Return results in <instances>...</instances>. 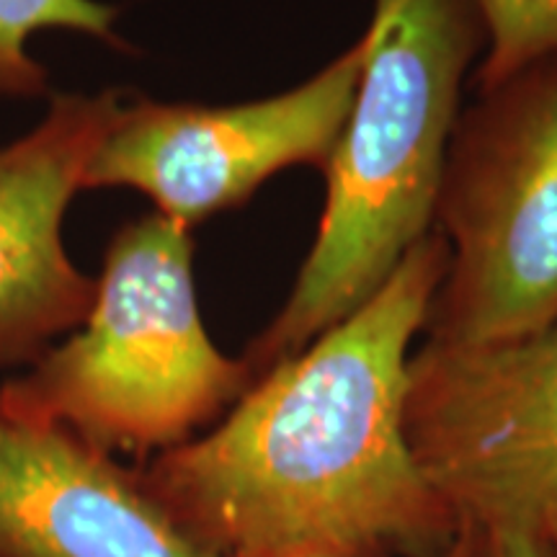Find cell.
I'll use <instances>...</instances> for the list:
<instances>
[{"label": "cell", "mask_w": 557, "mask_h": 557, "mask_svg": "<svg viewBox=\"0 0 557 557\" xmlns=\"http://www.w3.org/2000/svg\"><path fill=\"white\" fill-rule=\"evenodd\" d=\"M0 557H212L137 468L0 395Z\"/></svg>", "instance_id": "8"}, {"label": "cell", "mask_w": 557, "mask_h": 557, "mask_svg": "<svg viewBox=\"0 0 557 557\" xmlns=\"http://www.w3.org/2000/svg\"><path fill=\"white\" fill-rule=\"evenodd\" d=\"M449 248L429 233L357 312L267 372L218 423L139 462L212 557H436L462 527L406 436L410 346Z\"/></svg>", "instance_id": "1"}, {"label": "cell", "mask_w": 557, "mask_h": 557, "mask_svg": "<svg viewBox=\"0 0 557 557\" xmlns=\"http://www.w3.org/2000/svg\"><path fill=\"white\" fill-rule=\"evenodd\" d=\"M470 553H472V534L462 529V534H459V537L451 542L447 549H442L436 557H470Z\"/></svg>", "instance_id": "12"}, {"label": "cell", "mask_w": 557, "mask_h": 557, "mask_svg": "<svg viewBox=\"0 0 557 557\" xmlns=\"http://www.w3.org/2000/svg\"><path fill=\"white\" fill-rule=\"evenodd\" d=\"M406 436L465 532L542 537L557 511V320L493 344L423 341Z\"/></svg>", "instance_id": "5"}, {"label": "cell", "mask_w": 557, "mask_h": 557, "mask_svg": "<svg viewBox=\"0 0 557 557\" xmlns=\"http://www.w3.org/2000/svg\"><path fill=\"white\" fill-rule=\"evenodd\" d=\"M470 557H555L542 537H475Z\"/></svg>", "instance_id": "11"}, {"label": "cell", "mask_w": 557, "mask_h": 557, "mask_svg": "<svg viewBox=\"0 0 557 557\" xmlns=\"http://www.w3.org/2000/svg\"><path fill=\"white\" fill-rule=\"evenodd\" d=\"M116 18L120 9L101 0H0V99L32 101L50 94V73L29 52L34 34L62 29L127 50Z\"/></svg>", "instance_id": "9"}, {"label": "cell", "mask_w": 557, "mask_h": 557, "mask_svg": "<svg viewBox=\"0 0 557 557\" xmlns=\"http://www.w3.org/2000/svg\"><path fill=\"white\" fill-rule=\"evenodd\" d=\"M346 124L325 163V205L292 292L243 351L250 377L302 351L434 233L462 86L485 50L472 0H374Z\"/></svg>", "instance_id": "2"}, {"label": "cell", "mask_w": 557, "mask_h": 557, "mask_svg": "<svg viewBox=\"0 0 557 557\" xmlns=\"http://www.w3.org/2000/svg\"><path fill=\"white\" fill-rule=\"evenodd\" d=\"M485 32L472 88H485L557 52V0H472Z\"/></svg>", "instance_id": "10"}, {"label": "cell", "mask_w": 557, "mask_h": 557, "mask_svg": "<svg viewBox=\"0 0 557 557\" xmlns=\"http://www.w3.org/2000/svg\"><path fill=\"white\" fill-rule=\"evenodd\" d=\"M434 230L449 261L426 341L493 344L557 320V52L459 111Z\"/></svg>", "instance_id": "4"}, {"label": "cell", "mask_w": 557, "mask_h": 557, "mask_svg": "<svg viewBox=\"0 0 557 557\" xmlns=\"http://www.w3.org/2000/svg\"><path fill=\"white\" fill-rule=\"evenodd\" d=\"M122 96L58 94L29 132L0 145V369L29 367L73 333L96 276L65 248V214Z\"/></svg>", "instance_id": "7"}, {"label": "cell", "mask_w": 557, "mask_h": 557, "mask_svg": "<svg viewBox=\"0 0 557 557\" xmlns=\"http://www.w3.org/2000/svg\"><path fill=\"white\" fill-rule=\"evenodd\" d=\"M542 540H545V545L549 547V553L557 557V511L553 513V519L547 521L545 532H542Z\"/></svg>", "instance_id": "13"}, {"label": "cell", "mask_w": 557, "mask_h": 557, "mask_svg": "<svg viewBox=\"0 0 557 557\" xmlns=\"http://www.w3.org/2000/svg\"><path fill=\"white\" fill-rule=\"evenodd\" d=\"M361 41L299 86L267 99L209 107L122 101L83 189H132L152 212L194 230L238 209L267 181L297 165L329 163L359 86Z\"/></svg>", "instance_id": "6"}, {"label": "cell", "mask_w": 557, "mask_h": 557, "mask_svg": "<svg viewBox=\"0 0 557 557\" xmlns=\"http://www.w3.org/2000/svg\"><path fill=\"white\" fill-rule=\"evenodd\" d=\"M250 380L201 320L194 230L150 212L111 235L78 329L0 395L107 455L145 462L218 423Z\"/></svg>", "instance_id": "3"}]
</instances>
